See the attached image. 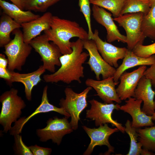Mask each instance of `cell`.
<instances>
[{"mask_svg": "<svg viewBox=\"0 0 155 155\" xmlns=\"http://www.w3.org/2000/svg\"><path fill=\"white\" fill-rule=\"evenodd\" d=\"M8 65V60L6 58L4 55L0 54V66L7 68Z\"/></svg>", "mask_w": 155, "mask_h": 155, "instance_id": "cell-37", "label": "cell"}, {"mask_svg": "<svg viewBox=\"0 0 155 155\" xmlns=\"http://www.w3.org/2000/svg\"><path fill=\"white\" fill-rule=\"evenodd\" d=\"M146 69V65H141L131 72L125 71L121 74L119 78L120 83L116 89L121 100L134 97L135 90Z\"/></svg>", "mask_w": 155, "mask_h": 155, "instance_id": "cell-13", "label": "cell"}, {"mask_svg": "<svg viewBox=\"0 0 155 155\" xmlns=\"http://www.w3.org/2000/svg\"><path fill=\"white\" fill-rule=\"evenodd\" d=\"M151 6L138 0H126L121 13H126L141 12L144 15L149 11Z\"/></svg>", "mask_w": 155, "mask_h": 155, "instance_id": "cell-28", "label": "cell"}, {"mask_svg": "<svg viewBox=\"0 0 155 155\" xmlns=\"http://www.w3.org/2000/svg\"><path fill=\"white\" fill-rule=\"evenodd\" d=\"M136 130L138 141L141 144L143 148L155 151V126Z\"/></svg>", "mask_w": 155, "mask_h": 155, "instance_id": "cell-24", "label": "cell"}, {"mask_svg": "<svg viewBox=\"0 0 155 155\" xmlns=\"http://www.w3.org/2000/svg\"><path fill=\"white\" fill-rule=\"evenodd\" d=\"M11 1L12 3L16 5L21 9L24 10L22 5V0H9Z\"/></svg>", "mask_w": 155, "mask_h": 155, "instance_id": "cell-38", "label": "cell"}, {"mask_svg": "<svg viewBox=\"0 0 155 155\" xmlns=\"http://www.w3.org/2000/svg\"><path fill=\"white\" fill-rule=\"evenodd\" d=\"M49 41L44 34L33 39L29 44L40 56L43 67L53 73L55 71L56 66H61L59 58L62 55L58 47Z\"/></svg>", "mask_w": 155, "mask_h": 155, "instance_id": "cell-7", "label": "cell"}, {"mask_svg": "<svg viewBox=\"0 0 155 155\" xmlns=\"http://www.w3.org/2000/svg\"><path fill=\"white\" fill-rule=\"evenodd\" d=\"M143 102L141 100H137L134 97H131L125 101V104L120 106L119 110L129 114L131 116V126L136 129L141 127L152 126V116L147 115L141 108Z\"/></svg>", "mask_w": 155, "mask_h": 155, "instance_id": "cell-17", "label": "cell"}, {"mask_svg": "<svg viewBox=\"0 0 155 155\" xmlns=\"http://www.w3.org/2000/svg\"><path fill=\"white\" fill-rule=\"evenodd\" d=\"M62 0H22L24 10L44 12L50 7Z\"/></svg>", "mask_w": 155, "mask_h": 155, "instance_id": "cell-27", "label": "cell"}, {"mask_svg": "<svg viewBox=\"0 0 155 155\" xmlns=\"http://www.w3.org/2000/svg\"><path fill=\"white\" fill-rule=\"evenodd\" d=\"M48 88L47 86L44 87L41 103L36 110L27 117H24L20 118L15 122L14 126L11 127L9 131L10 135L14 136L21 133L25 124L33 117L39 113L53 111L64 115L68 118L71 117L70 115L63 108L57 107L49 102L47 96Z\"/></svg>", "mask_w": 155, "mask_h": 155, "instance_id": "cell-14", "label": "cell"}, {"mask_svg": "<svg viewBox=\"0 0 155 155\" xmlns=\"http://www.w3.org/2000/svg\"><path fill=\"white\" fill-rule=\"evenodd\" d=\"M84 48L88 52L89 58L86 63L95 75L97 80H100L101 75L103 79L113 76L116 69L109 65L100 54L94 41L92 39L83 40Z\"/></svg>", "mask_w": 155, "mask_h": 155, "instance_id": "cell-10", "label": "cell"}, {"mask_svg": "<svg viewBox=\"0 0 155 155\" xmlns=\"http://www.w3.org/2000/svg\"><path fill=\"white\" fill-rule=\"evenodd\" d=\"M132 51L135 55L140 57H149L155 54V42L147 45H137Z\"/></svg>", "mask_w": 155, "mask_h": 155, "instance_id": "cell-32", "label": "cell"}, {"mask_svg": "<svg viewBox=\"0 0 155 155\" xmlns=\"http://www.w3.org/2000/svg\"><path fill=\"white\" fill-rule=\"evenodd\" d=\"M126 0H90V3L106 9L117 18L121 13Z\"/></svg>", "mask_w": 155, "mask_h": 155, "instance_id": "cell-25", "label": "cell"}, {"mask_svg": "<svg viewBox=\"0 0 155 155\" xmlns=\"http://www.w3.org/2000/svg\"><path fill=\"white\" fill-rule=\"evenodd\" d=\"M88 102L91 104V107L86 110V118L94 120L96 126L110 123L112 126L115 127L122 133H125V127L114 120L112 116L114 110H119L120 105L119 104L102 103L94 99Z\"/></svg>", "mask_w": 155, "mask_h": 155, "instance_id": "cell-8", "label": "cell"}, {"mask_svg": "<svg viewBox=\"0 0 155 155\" xmlns=\"http://www.w3.org/2000/svg\"><path fill=\"white\" fill-rule=\"evenodd\" d=\"M152 85H153L155 86V82L152 84ZM152 116V119L153 120H155V112L153 114Z\"/></svg>", "mask_w": 155, "mask_h": 155, "instance_id": "cell-41", "label": "cell"}, {"mask_svg": "<svg viewBox=\"0 0 155 155\" xmlns=\"http://www.w3.org/2000/svg\"><path fill=\"white\" fill-rule=\"evenodd\" d=\"M71 53L62 55L60 57L59 68L52 74L44 75V81L52 83L62 82L67 84L73 81L81 83V78L84 77L83 65L89 55L83 51V40L80 38L71 42Z\"/></svg>", "mask_w": 155, "mask_h": 155, "instance_id": "cell-1", "label": "cell"}, {"mask_svg": "<svg viewBox=\"0 0 155 155\" xmlns=\"http://www.w3.org/2000/svg\"><path fill=\"white\" fill-rule=\"evenodd\" d=\"M53 16L51 13L48 12L36 19L22 24L24 42L29 44L33 39L40 35L42 31L50 29Z\"/></svg>", "mask_w": 155, "mask_h": 155, "instance_id": "cell-19", "label": "cell"}, {"mask_svg": "<svg viewBox=\"0 0 155 155\" xmlns=\"http://www.w3.org/2000/svg\"><path fill=\"white\" fill-rule=\"evenodd\" d=\"M50 41L59 49L62 55L70 53L71 38L76 37L83 40L88 39L87 32L75 21L53 16L50 28L44 31Z\"/></svg>", "mask_w": 155, "mask_h": 155, "instance_id": "cell-2", "label": "cell"}, {"mask_svg": "<svg viewBox=\"0 0 155 155\" xmlns=\"http://www.w3.org/2000/svg\"><path fill=\"white\" fill-rule=\"evenodd\" d=\"M0 78L6 80L9 84H10L11 76L10 71L7 68L0 66Z\"/></svg>", "mask_w": 155, "mask_h": 155, "instance_id": "cell-36", "label": "cell"}, {"mask_svg": "<svg viewBox=\"0 0 155 155\" xmlns=\"http://www.w3.org/2000/svg\"><path fill=\"white\" fill-rule=\"evenodd\" d=\"M92 11L95 20L106 29V39L108 42L111 43L117 40L123 43H126V36L120 33L111 13L104 8L94 5L92 6Z\"/></svg>", "mask_w": 155, "mask_h": 155, "instance_id": "cell-11", "label": "cell"}, {"mask_svg": "<svg viewBox=\"0 0 155 155\" xmlns=\"http://www.w3.org/2000/svg\"><path fill=\"white\" fill-rule=\"evenodd\" d=\"M46 71L43 65H42L40 66L39 68L34 71L23 74L24 76L30 80L34 87L41 81V76Z\"/></svg>", "mask_w": 155, "mask_h": 155, "instance_id": "cell-33", "label": "cell"}, {"mask_svg": "<svg viewBox=\"0 0 155 155\" xmlns=\"http://www.w3.org/2000/svg\"><path fill=\"white\" fill-rule=\"evenodd\" d=\"M144 75L150 80L152 84L155 82V63L151 65L146 69Z\"/></svg>", "mask_w": 155, "mask_h": 155, "instance_id": "cell-35", "label": "cell"}, {"mask_svg": "<svg viewBox=\"0 0 155 155\" xmlns=\"http://www.w3.org/2000/svg\"><path fill=\"white\" fill-rule=\"evenodd\" d=\"M17 89L12 88L0 96L2 108L0 114V124L3 131L6 133L11 128L12 123L20 118L22 110L26 106L24 100L18 95Z\"/></svg>", "mask_w": 155, "mask_h": 155, "instance_id": "cell-3", "label": "cell"}, {"mask_svg": "<svg viewBox=\"0 0 155 155\" xmlns=\"http://www.w3.org/2000/svg\"><path fill=\"white\" fill-rule=\"evenodd\" d=\"M28 147L33 155H49L52 151L51 148L40 147L36 144Z\"/></svg>", "mask_w": 155, "mask_h": 155, "instance_id": "cell-34", "label": "cell"}, {"mask_svg": "<svg viewBox=\"0 0 155 155\" xmlns=\"http://www.w3.org/2000/svg\"><path fill=\"white\" fill-rule=\"evenodd\" d=\"M141 2L151 6L152 4L155 1V0H138Z\"/></svg>", "mask_w": 155, "mask_h": 155, "instance_id": "cell-40", "label": "cell"}, {"mask_svg": "<svg viewBox=\"0 0 155 155\" xmlns=\"http://www.w3.org/2000/svg\"><path fill=\"white\" fill-rule=\"evenodd\" d=\"M155 63V55L149 57H143L135 55L131 50L128 49L122 64L116 69L113 76L115 82L119 83L120 77L127 69L137 66L151 65Z\"/></svg>", "mask_w": 155, "mask_h": 155, "instance_id": "cell-20", "label": "cell"}, {"mask_svg": "<svg viewBox=\"0 0 155 155\" xmlns=\"http://www.w3.org/2000/svg\"><path fill=\"white\" fill-rule=\"evenodd\" d=\"M92 40L95 42L98 50L103 59L112 66L117 68L119 66L118 61L124 58L127 48L116 46L103 41L99 37L98 31L96 29L94 32Z\"/></svg>", "mask_w": 155, "mask_h": 155, "instance_id": "cell-15", "label": "cell"}, {"mask_svg": "<svg viewBox=\"0 0 155 155\" xmlns=\"http://www.w3.org/2000/svg\"><path fill=\"white\" fill-rule=\"evenodd\" d=\"M22 28L10 17L3 12L0 20V46L3 47L11 40L10 35L14 30Z\"/></svg>", "mask_w": 155, "mask_h": 155, "instance_id": "cell-22", "label": "cell"}, {"mask_svg": "<svg viewBox=\"0 0 155 155\" xmlns=\"http://www.w3.org/2000/svg\"><path fill=\"white\" fill-rule=\"evenodd\" d=\"M14 150L15 154L19 155H33L28 147L23 141L22 136L20 134L14 136Z\"/></svg>", "mask_w": 155, "mask_h": 155, "instance_id": "cell-31", "label": "cell"}, {"mask_svg": "<svg viewBox=\"0 0 155 155\" xmlns=\"http://www.w3.org/2000/svg\"><path fill=\"white\" fill-rule=\"evenodd\" d=\"M0 6L3 13L20 25L33 20L40 16L39 15L34 13L31 11L23 10L14 4L4 0H0Z\"/></svg>", "mask_w": 155, "mask_h": 155, "instance_id": "cell-21", "label": "cell"}, {"mask_svg": "<svg viewBox=\"0 0 155 155\" xmlns=\"http://www.w3.org/2000/svg\"><path fill=\"white\" fill-rule=\"evenodd\" d=\"M151 81L143 75L140 80L135 91L134 97L141 100L144 104L142 111L146 115L152 116L155 112V92L152 88Z\"/></svg>", "mask_w": 155, "mask_h": 155, "instance_id": "cell-18", "label": "cell"}, {"mask_svg": "<svg viewBox=\"0 0 155 155\" xmlns=\"http://www.w3.org/2000/svg\"><path fill=\"white\" fill-rule=\"evenodd\" d=\"M140 154L142 155H155V153L147 149L143 148Z\"/></svg>", "mask_w": 155, "mask_h": 155, "instance_id": "cell-39", "label": "cell"}, {"mask_svg": "<svg viewBox=\"0 0 155 155\" xmlns=\"http://www.w3.org/2000/svg\"><path fill=\"white\" fill-rule=\"evenodd\" d=\"M13 33L14 38L4 46V53L8 60L7 69L11 71H21L32 48L30 44L24 42L20 28L14 30Z\"/></svg>", "mask_w": 155, "mask_h": 155, "instance_id": "cell-4", "label": "cell"}, {"mask_svg": "<svg viewBox=\"0 0 155 155\" xmlns=\"http://www.w3.org/2000/svg\"><path fill=\"white\" fill-rule=\"evenodd\" d=\"M144 14L141 12L128 13L113 18L126 34L127 48L132 50L137 45L143 44L146 37L142 30V23Z\"/></svg>", "mask_w": 155, "mask_h": 155, "instance_id": "cell-6", "label": "cell"}, {"mask_svg": "<svg viewBox=\"0 0 155 155\" xmlns=\"http://www.w3.org/2000/svg\"><path fill=\"white\" fill-rule=\"evenodd\" d=\"M10 71L11 76V84L13 82H21L22 83L25 88L24 92L26 97L28 101L32 100V92L34 87L30 80L24 76L23 73Z\"/></svg>", "mask_w": 155, "mask_h": 155, "instance_id": "cell-29", "label": "cell"}, {"mask_svg": "<svg viewBox=\"0 0 155 155\" xmlns=\"http://www.w3.org/2000/svg\"><path fill=\"white\" fill-rule=\"evenodd\" d=\"M82 127L91 139L90 143L83 155H90L94 148L97 146L105 145L107 146L108 150L105 153L106 155H109L111 153L114 152V148L110 144L108 139L111 134L119 131L117 128H111L107 123L100 126L97 128H90L85 126Z\"/></svg>", "mask_w": 155, "mask_h": 155, "instance_id": "cell-12", "label": "cell"}, {"mask_svg": "<svg viewBox=\"0 0 155 155\" xmlns=\"http://www.w3.org/2000/svg\"><path fill=\"white\" fill-rule=\"evenodd\" d=\"M85 83L87 86L94 89L97 93L96 95L98 96L104 103L110 104L113 103V101L118 104L121 102L122 100L119 97L115 88V86L119 83L115 82L113 76L101 80L88 78Z\"/></svg>", "mask_w": 155, "mask_h": 155, "instance_id": "cell-16", "label": "cell"}, {"mask_svg": "<svg viewBox=\"0 0 155 155\" xmlns=\"http://www.w3.org/2000/svg\"><path fill=\"white\" fill-rule=\"evenodd\" d=\"M141 28L146 38L155 40V1L152 4L148 12L144 15Z\"/></svg>", "mask_w": 155, "mask_h": 155, "instance_id": "cell-23", "label": "cell"}, {"mask_svg": "<svg viewBox=\"0 0 155 155\" xmlns=\"http://www.w3.org/2000/svg\"><path fill=\"white\" fill-rule=\"evenodd\" d=\"M68 118L65 117L61 119L55 117L49 119L45 127L36 130L39 140L45 142L51 140L53 143L59 145L63 137L73 131Z\"/></svg>", "mask_w": 155, "mask_h": 155, "instance_id": "cell-9", "label": "cell"}, {"mask_svg": "<svg viewBox=\"0 0 155 155\" xmlns=\"http://www.w3.org/2000/svg\"><path fill=\"white\" fill-rule=\"evenodd\" d=\"M125 131L129 135L130 139V147L127 155H139L142 151V145L137 142L138 135L137 129L131 126V122L127 120L125 124Z\"/></svg>", "mask_w": 155, "mask_h": 155, "instance_id": "cell-26", "label": "cell"}, {"mask_svg": "<svg viewBox=\"0 0 155 155\" xmlns=\"http://www.w3.org/2000/svg\"><path fill=\"white\" fill-rule=\"evenodd\" d=\"M92 88L88 86L79 93L75 92L69 87H67L65 89V98L60 100L59 104L60 107L70 115L71 120L70 123L73 130L78 128L80 115L87 106V95Z\"/></svg>", "mask_w": 155, "mask_h": 155, "instance_id": "cell-5", "label": "cell"}, {"mask_svg": "<svg viewBox=\"0 0 155 155\" xmlns=\"http://www.w3.org/2000/svg\"><path fill=\"white\" fill-rule=\"evenodd\" d=\"M90 3V0H78L80 10L83 14L88 26V39H92L94 32L91 26Z\"/></svg>", "mask_w": 155, "mask_h": 155, "instance_id": "cell-30", "label": "cell"}]
</instances>
